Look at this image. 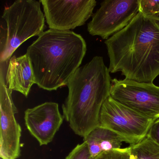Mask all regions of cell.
<instances>
[{"instance_id": "6da1fadb", "label": "cell", "mask_w": 159, "mask_h": 159, "mask_svg": "<svg viewBox=\"0 0 159 159\" xmlns=\"http://www.w3.org/2000/svg\"><path fill=\"white\" fill-rule=\"evenodd\" d=\"M111 73L152 83L159 75V17L139 11L130 24L105 42Z\"/></svg>"}, {"instance_id": "7a4b0ae2", "label": "cell", "mask_w": 159, "mask_h": 159, "mask_svg": "<svg viewBox=\"0 0 159 159\" xmlns=\"http://www.w3.org/2000/svg\"><path fill=\"white\" fill-rule=\"evenodd\" d=\"M86 42L71 30L49 29L42 33L27 50L35 84L46 91L67 85L82 62Z\"/></svg>"}, {"instance_id": "3957f363", "label": "cell", "mask_w": 159, "mask_h": 159, "mask_svg": "<svg viewBox=\"0 0 159 159\" xmlns=\"http://www.w3.org/2000/svg\"><path fill=\"white\" fill-rule=\"evenodd\" d=\"M111 82L108 68L101 56L94 57L71 76L62 110L64 119L76 134L85 137L99 126L100 111L110 96Z\"/></svg>"}, {"instance_id": "277c9868", "label": "cell", "mask_w": 159, "mask_h": 159, "mask_svg": "<svg viewBox=\"0 0 159 159\" xmlns=\"http://www.w3.org/2000/svg\"><path fill=\"white\" fill-rule=\"evenodd\" d=\"M45 18L40 1L17 0L5 8L2 16L1 63H8L23 43L44 32Z\"/></svg>"}, {"instance_id": "5b68a950", "label": "cell", "mask_w": 159, "mask_h": 159, "mask_svg": "<svg viewBox=\"0 0 159 159\" xmlns=\"http://www.w3.org/2000/svg\"><path fill=\"white\" fill-rule=\"evenodd\" d=\"M155 120L134 111L110 96L101 108L99 126L115 132L132 145L147 136Z\"/></svg>"}, {"instance_id": "8992f818", "label": "cell", "mask_w": 159, "mask_h": 159, "mask_svg": "<svg viewBox=\"0 0 159 159\" xmlns=\"http://www.w3.org/2000/svg\"><path fill=\"white\" fill-rule=\"evenodd\" d=\"M111 82L113 99L147 118L159 119V86L125 79H114Z\"/></svg>"}, {"instance_id": "52a82bcc", "label": "cell", "mask_w": 159, "mask_h": 159, "mask_svg": "<svg viewBox=\"0 0 159 159\" xmlns=\"http://www.w3.org/2000/svg\"><path fill=\"white\" fill-rule=\"evenodd\" d=\"M140 0H106L88 24L90 35L108 39L126 27L139 12Z\"/></svg>"}, {"instance_id": "ba28073f", "label": "cell", "mask_w": 159, "mask_h": 159, "mask_svg": "<svg viewBox=\"0 0 159 159\" xmlns=\"http://www.w3.org/2000/svg\"><path fill=\"white\" fill-rule=\"evenodd\" d=\"M50 29L67 31L84 25L93 16L95 0H41Z\"/></svg>"}, {"instance_id": "9c48e42d", "label": "cell", "mask_w": 159, "mask_h": 159, "mask_svg": "<svg viewBox=\"0 0 159 159\" xmlns=\"http://www.w3.org/2000/svg\"><path fill=\"white\" fill-rule=\"evenodd\" d=\"M4 69L1 68L0 81V157L16 159L21 154L22 129L15 118L18 110L4 78Z\"/></svg>"}, {"instance_id": "30bf717a", "label": "cell", "mask_w": 159, "mask_h": 159, "mask_svg": "<svg viewBox=\"0 0 159 159\" xmlns=\"http://www.w3.org/2000/svg\"><path fill=\"white\" fill-rule=\"evenodd\" d=\"M64 119L58 104L55 102H45L25 112L26 126L40 146L48 145L52 141Z\"/></svg>"}, {"instance_id": "8fae6325", "label": "cell", "mask_w": 159, "mask_h": 159, "mask_svg": "<svg viewBox=\"0 0 159 159\" xmlns=\"http://www.w3.org/2000/svg\"><path fill=\"white\" fill-rule=\"evenodd\" d=\"M6 82L12 91L23 94L27 97L35 84L31 64L26 54L19 57L13 56L9 61Z\"/></svg>"}, {"instance_id": "7c38bea8", "label": "cell", "mask_w": 159, "mask_h": 159, "mask_svg": "<svg viewBox=\"0 0 159 159\" xmlns=\"http://www.w3.org/2000/svg\"><path fill=\"white\" fill-rule=\"evenodd\" d=\"M84 142L87 144L91 156L94 159L102 152L121 148L125 140L115 132L99 126L84 138Z\"/></svg>"}, {"instance_id": "4fadbf2b", "label": "cell", "mask_w": 159, "mask_h": 159, "mask_svg": "<svg viewBox=\"0 0 159 159\" xmlns=\"http://www.w3.org/2000/svg\"><path fill=\"white\" fill-rule=\"evenodd\" d=\"M128 148L133 159H159V146L148 136Z\"/></svg>"}, {"instance_id": "5bb4252c", "label": "cell", "mask_w": 159, "mask_h": 159, "mask_svg": "<svg viewBox=\"0 0 159 159\" xmlns=\"http://www.w3.org/2000/svg\"><path fill=\"white\" fill-rule=\"evenodd\" d=\"M94 159H133L128 148L102 152Z\"/></svg>"}, {"instance_id": "9a60e30c", "label": "cell", "mask_w": 159, "mask_h": 159, "mask_svg": "<svg viewBox=\"0 0 159 159\" xmlns=\"http://www.w3.org/2000/svg\"><path fill=\"white\" fill-rule=\"evenodd\" d=\"M139 11L147 15L159 17V0H140Z\"/></svg>"}, {"instance_id": "2e32d148", "label": "cell", "mask_w": 159, "mask_h": 159, "mask_svg": "<svg viewBox=\"0 0 159 159\" xmlns=\"http://www.w3.org/2000/svg\"><path fill=\"white\" fill-rule=\"evenodd\" d=\"M65 159H94L92 158L85 142L78 144Z\"/></svg>"}, {"instance_id": "e0dca14e", "label": "cell", "mask_w": 159, "mask_h": 159, "mask_svg": "<svg viewBox=\"0 0 159 159\" xmlns=\"http://www.w3.org/2000/svg\"><path fill=\"white\" fill-rule=\"evenodd\" d=\"M147 135L159 146V119L152 124Z\"/></svg>"}, {"instance_id": "ac0fdd59", "label": "cell", "mask_w": 159, "mask_h": 159, "mask_svg": "<svg viewBox=\"0 0 159 159\" xmlns=\"http://www.w3.org/2000/svg\"></svg>"}]
</instances>
